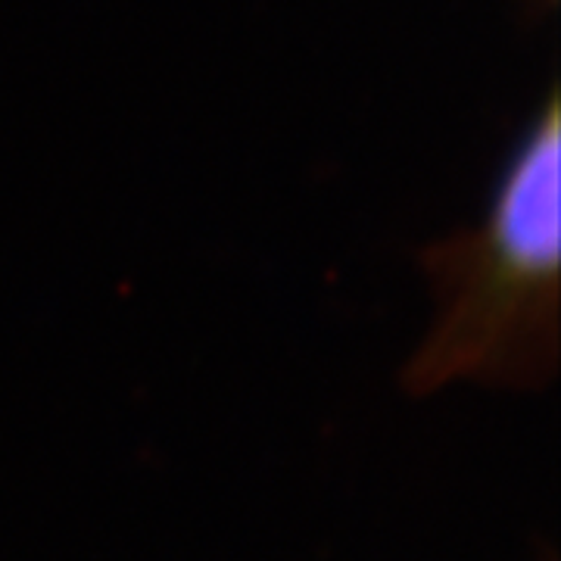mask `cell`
<instances>
[{
  "label": "cell",
  "instance_id": "cell-1",
  "mask_svg": "<svg viewBox=\"0 0 561 561\" xmlns=\"http://www.w3.org/2000/svg\"><path fill=\"white\" fill-rule=\"evenodd\" d=\"M561 106L552 88L502 169L486 219L424 253L434 328L412 383H540L559 359Z\"/></svg>",
  "mask_w": 561,
  "mask_h": 561
}]
</instances>
